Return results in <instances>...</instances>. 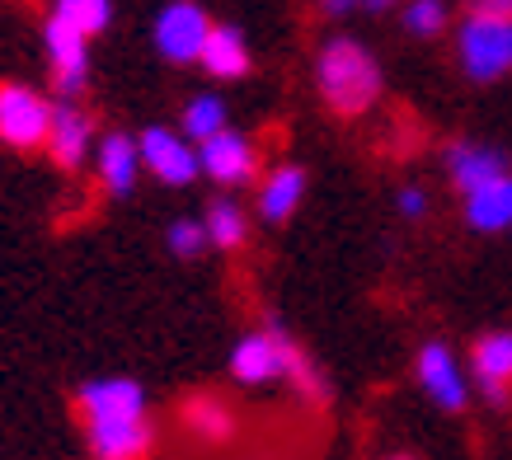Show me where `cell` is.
<instances>
[{
    "label": "cell",
    "mask_w": 512,
    "mask_h": 460,
    "mask_svg": "<svg viewBox=\"0 0 512 460\" xmlns=\"http://www.w3.org/2000/svg\"><path fill=\"white\" fill-rule=\"evenodd\" d=\"M231 376L240 385H268V381H296V390H306L311 399L325 395V381L320 371L306 362V353L296 348L282 329H264V334H249L235 343L231 353Z\"/></svg>",
    "instance_id": "obj_1"
},
{
    "label": "cell",
    "mask_w": 512,
    "mask_h": 460,
    "mask_svg": "<svg viewBox=\"0 0 512 460\" xmlns=\"http://www.w3.org/2000/svg\"><path fill=\"white\" fill-rule=\"evenodd\" d=\"M320 94H325L329 108H339V113H362V108L376 104V94H381V71H376L372 52L353 38H334V43L320 52Z\"/></svg>",
    "instance_id": "obj_2"
},
{
    "label": "cell",
    "mask_w": 512,
    "mask_h": 460,
    "mask_svg": "<svg viewBox=\"0 0 512 460\" xmlns=\"http://www.w3.org/2000/svg\"><path fill=\"white\" fill-rule=\"evenodd\" d=\"M461 66L470 80H498L512 71V15H470L461 24Z\"/></svg>",
    "instance_id": "obj_3"
},
{
    "label": "cell",
    "mask_w": 512,
    "mask_h": 460,
    "mask_svg": "<svg viewBox=\"0 0 512 460\" xmlns=\"http://www.w3.org/2000/svg\"><path fill=\"white\" fill-rule=\"evenodd\" d=\"M52 132V104L43 94H33L29 85H0V141L15 151H33L47 146Z\"/></svg>",
    "instance_id": "obj_4"
},
{
    "label": "cell",
    "mask_w": 512,
    "mask_h": 460,
    "mask_svg": "<svg viewBox=\"0 0 512 460\" xmlns=\"http://www.w3.org/2000/svg\"><path fill=\"white\" fill-rule=\"evenodd\" d=\"M207 33H212V19L202 15V5H193V0H174L156 19V47L179 66L198 62L202 47H207Z\"/></svg>",
    "instance_id": "obj_5"
},
{
    "label": "cell",
    "mask_w": 512,
    "mask_h": 460,
    "mask_svg": "<svg viewBox=\"0 0 512 460\" xmlns=\"http://www.w3.org/2000/svg\"><path fill=\"white\" fill-rule=\"evenodd\" d=\"M80 414H85V423H132V418H146V395L127 376L90 381L80 385Z\"/></svg>",
    "instance_id": "obj_6"
},
{
    "label": "cell",
    "mask_w": 512,
    "mask_h": 460,
    "mask_svg": "<svg viewBox=\"0 0 512 460\" xmlns=\"http://www.w3.org/2000/svg\"><path fill=\"white\" fill-rule=\"evenodd\" d=\"M137 151H141V165L151 169L156 179H165V184H193L202 174L198 151H193L184 137L165 132V127H146V137L137 141Z\"/></svg>",
    "instance_id": "obj_7"
},
{
    "label": "cell",
    "mask_w": 512,
    "mask_h": 460,
    "mask_svg": "<svg viewBox=\"0 0 512 460\" xmlns=\"http://www.w3.org/2000/svg\"><path fill=\"white\" fill-rule=\"evenodd\" d=\"M43 43H47V57H52L57 90L76 94L80 85H85V76H90V38L52 15V19H47V29H43Z\"/></svg>",
    "instance_id": "obj_8"
},
{
    "label": "cell",
    "mask_w": 512,
    "mask_h": 460,
    "mask_svg": "<svg viewBox=\"0 0 512 460\" xmlns=\"http://www.w3.org/2000/svg\"><path fill=\"white\" fill-rule=\"evenodd\" d=\"M198 169L207 179H217V184H245L249 174H254V146H249L240 132H217V137L198 141Z\"/></svg>",
    "instance_id": "obj_9"
},
{
    "label": "cell",
    "mask_w": 512,
    "mask_h": 460,
    "mask_svg": "<svg viewBox=\"0 0 512 460\" xmlns=\"http://www.w3.org/2000/svg\"><path fill=\"white\" fill-rule=\"evenodd\" d=\"M90 451L94 460H141L151 451V423H90Z\"/></svg>",
    "instance_id": "obj_10"
},
{
    "label": "cell",
    "mask_w": 512,
    "mask_h": 460,
    "mask_svg": "<svg viewBox=\"0 0 512 460\" xmlns=\"http://www.w3.org/2000/svg\"><path fill=\"white\" fill-rule=\"evenodd\" d=\"M419 381L428 385V395L442 404V409H466V381H461V367L451 362V353L442 343H428L419 353Z\"/></svg>",
    "instance_id": "obj_11"
},
{
    "label": "cell",
    "mask_w": 512,
    "mask_h": 460,
    "mask_svg": "<svg viewBox=\"0 0 512 460\" xmlns=\"http://www.w3.org/2000/svg\"><path fill=\"white\" fill-rule=\"evenodd\" d=\"M137 169H141V151H137V141H132V137L109 132V137L99 141V179H104V188H109V193L127 198V193H132V184H137Z\"/></svg>",
    "instance_id": "obj_12"
},
{
    "label": "cell",
    "mask_w": 512,
    "mask_h": 460,
    "mask_svg": "<svg viewBox=\"0 0 512 460\" xmlns=\"http://www.w3.org/2000/svg\"><path fill=\"white\" fill-rule=\"evenodd\" d=\"M47 151L62 169H76L90 151V118L80 108H52V132H47Z\"/></svg>",
    "instance_id": "obj_13"
},
{
    "label": "cell",
    "mask_w": 512,
    "mask_h": 460,
    "mask_svg": "<svg viewBox=\"0 0 512 460\" xmlns=\"http://www.w3.org/2000/svg\"><path fill=\"white\" fill-rule=\"evenodd\" d=\"M207 71L217 80H240L249 71V47H245V33L231 29V24H212V33H207V47H202L198 57Z\"/></svg>",
    "instance_id": "obj_14"
},
{
    "label": "cell",
    "mask_w": 512,
    "mask_h": 460,
    "mask_svg": "<svg viewBox=\"0 0 512 460\" xmlns=\"http://www.w3.org/2000/svg\"><path fill=\"white\" fill-rule=\"evenodd\" d=\"M451 179H456V188L461 193H480L484 184H494L498 174H503V155L489 151V146H470V141H461V146H451Z\"/></svg>",
    "instance_id": "obj_15"
},
{
    "label": "cell",
    "mask_w": 512,
    "mask_h": 460,
    "mask_svg": "<svg viewBox=\"0 0 512 460\" xmlns=\"http://www.w3.org/2000/svg\"><path fill=\"white\" fill-rule=\"evenodd\" d=\"M475 371H480L484 390L494 399H503V390H508V381H512V334L508 329H494V334H484L480 343H475Z\"/></svg>",
    "instance_id": "obj_16"
},
{
    "label": "cell",
    "mask_w": 512,
    "mask_h": 460,
    "mask_svg": "<svg viewBox=\"0 0 512 460\" xmlns=\"http://www.w3.org/2000/svg\"><path fill=\"white\" fill-rule=\"evenodd\" d=\"M466 216L475 230H508L512 226V174H498L494 184L470 193Z\"/></svg>",
    "instance_id": "obj_17"
},
{
    "label": "cell",
    "mask_w": 512,
    "mask_h": 460,
    "mask_svg": "<svg viewBox=\"0 0 512 460\" xmlns=\"http://www.w3.org/2000/svg\"><path fill=\"white\" fill-rule=\"evenodd\" d=\"M301 193H306V174H301V169H292V165L273 169L268 184L259 188V212H264V221H287V216L296 212Z\"/></svg>",
    "instance_id": "obj_18"
},
{
    "label": "cell",
    "mask_w": 512,
    "mask_h": 460,
    "mask_svg": "<svg viewBox=\"0 0 512 460\" xmlns=\"http://www.w3.org/2000/svg\"><path fill=\"white\" fill-rule=\"evenodd\" d=\"M184 423H188L193 437H202V442H226V437H231V409H226L221 399H212V395L188 399Z\"/></svg>",
    "instance_id": "obj_19"
},
{
    "label": "cell",
    "mask_w": 512,
    "mask_h": 460,
    "mask_svg": "<svg viewBox=\"0 0 512 460\" xmlns=\"http://www.w3.org/2000/svg\"><path fill=\"white\" fill-rule=\"evenodd\" d=\"M57 19L71 24L76 33H85V38H94V33L109 29L113 5L109 0H57Z\"/></svg>",
    "instance_id": "obj_20"
},
{
    "label": "cell",
    "mask_w": 512,
    "mask_h": 460,
    "mask_svg": "<svg viewBox=\"0 0 512 460\" xmlns=\"http://www.w3.org/2000/svg\"><path fill=\"white\" fill-rule=\"evenodd\" d=\"M184 132L193 141H207V137H217V132H226V104H221L217 94H198L184 108Z\"/></svg>",
    "instance_id": "obj_21"
},
{
    "label": "cell",
    "mask_w": 512,
    "mask_h": 460,
    "mask_svg": "<svg viewBox=\"0 0 512 460\" xmlns=\"http://www.w3.org/2000/svg\"><path fill=\"white\" fill-rule=\"evenodd\" d=\"M207 245H221V249H235L240 240H245V212L235 207V202H217L212 212H207Z\"/></svg>",
    "instance_id": "obj_22"
},
{
    "label": "cell",
    "mask_w": 512,
    "mask_h": 460,
    "mask_svg": "<svg viewBox=\"0 0 512 460\" xmlns=\"http://www.w3.org/2000/svg\"><path fill=\"white\" fill-rule=\"evenodd\" d=\"M442 24H447V5H442V0H409V10H404V29L409 33L433 38Z\"/></svg>",
    "instance_id": "obj_23"
},
{
    "label": "cell",
    "mask_w": 512,
    "mask_h": 460,
    "mask_svg": "<svg viewBox=\"0 0 512 460\" xmlns=\"http://www.w3.org/2000/svg\"><path fill=\"white\" fill-rule=\"evenodd\" d=\"M202 245H207V226H202V221H174L170 226V249L179 259L202 254Z\"/></svg>",
    "instance_id": "obj_24"
},
{
    "label": "cell",
    "mask_w": 512,
    "mask_h": 460,
    "mask_svg": "<svg viewBox=\"0 0 512 460\" xmlns=\"http://www.w3.org/2000/svg\"><path fill=\"white\" fill-rule=\"evenodd\" d=\"M423 207H428V202H423L419 188H404V193H400V212L404 216H423Z\"/></svg>",
    "instance_id": "obj_25"
},
{
    "label": "cell",
    "mask_w": 512,
    "mask_h": 460,
    "mask_svg": "<svg viewBox=\"0 0 512 460\" xmlns=\"http://www.w3.org/2000/svg\"><path fill=\"white\" fill-rule=\"evenodd\" d=\"M475 15H512V0H470Z\"/></svg>",
    "instance_id": "obj_26"
},
{
    "label": "cell",
    "mask_w": 512,
    "mask_h": 460,
    "mask_svg": "<svg viewBox=\"0 0 512 460\" xmlns=\"http://www.w3.org/2000/svg\"><path fill=\"white\" fill-rule=\"evenodd\" d=\"M357 5H362V0H320L325 15H348V10H357Z\"/></svg>",
    "instance_id": "obj_27"
},
{
    "label": "cell",
    "mask_w": 512,
    "mask_h": 460,
    "mask_svg": "<svg viewBox=\"0 0 512 460\" xmlns=\"http://www.w3.org/2000/svg\"><path fill=\"white\" fill-rule=\"evenodd\" d=\"M390 5H395V0H362V10H376V15H381V10H390Z\"/></svg>",
    "instance_id": "obj_28"
},
{
    "label": "cell",
    "mask_w": 512,
    "mask_h": 460,
    "mask_svg": "<svg viewBox=\"0 0 512 460\" xmlns=\"http://www.w3.org/2000/svg\"><path fill=\"white\" fill-rule=\"evenodd\" d=\"M390 460H404V456H390Z\"/></svg>",
    "instance_id": "obj_29"
}]
</instances>
